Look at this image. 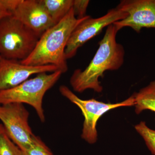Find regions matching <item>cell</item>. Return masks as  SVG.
Instances as JSON below:
<instances>
[{"instance_id":"cell-2","label":"cell","mask_w":155,"mask_h":155,"mask_svg":"<svg viewBox=\"0 0 155 155\" xmlns=\"http://www.w3.org/2000/svg\"><path fill=\"white\" fill-rule=\"evenodd\" d=\"M89 17L87 15L78 19L72 8L61 21L42 35L30 55L20 62L28 66L54 65L63 73L67 72L68 67L65 51L67 42L77 25Z\"/></svg>"},{"instance_id":"cell-8","label":"cell","mask_w":155,"mask_h":155,"mask_svg":"<svg viewBox=\"0 0 155 155\" xmlns=\"http://www.w3.org/2000/svg\"><path fill=\"white\" fill-rule=\"evenodd\" d=\"M117 8L127 14L113 24L118 30L129 27L139 33L143 28H155V0H123Z\"/></svg>"},{"instance_id":"cell-9","label":"cell","mask_w":155,"mask_h":155,"mask_svg":"<svg viewBox=\"0 0 155 155\" xmlns=\"http://www.w3.org/2000/svg\"><path fill=\"white\" fill-rule=\"evenodd\" d=\"M12 15L40 37L55 25L41 0H20Z\"/></svg>"},{"instance_id":"cell-11","label":"cell","mask_w":155,"mask_h":155,"mask_svg":"<svg viewBox=\"0 0 155 155\" xmlns=\"http://www.w3.org/2000/svg\"><path fill=\"white\" fill-rule=\"evenodd\" d=\"M135 99V113L139 114L145 110L155 113V81L134 94Z\"/></svg>"},{"instance_id":"cell-18","label":"cell","mask_w":155,"mask_h":155,"mask_svg":"<svg viewBox=\"0 0 155 155\" xmlns=\"http://www.w3.org/2000/svg\"><path fill=\"white\" fill-rule=\"evenodd\" d=\"M3 58H2V56L0 55V64H1V62L2 61Z\"/></svg>"},{"instance_id":"cell-15","label":"cell","mask_w":155,"mask_h":155,"mask_svg":"<svg viewBox=\"0 0 155 155\" xmlns=\"http://www.w3.org/2000/svg\"><path fill=\"white\" fill-rule=\"evenodd\" d=\"M21 155H54L51 150L38 137L35 136L30 148L21 150Z\"/></svg>"},{"instance_id":"cell-14","label":"cell","mask_w":155,"mask_h":155,"mask_svg":"<svg viewBox=\"0 0 155 155\" xmlns=\"http://www.w3.org/2000/svg\"><path fill=\"white\" fill-rule=\"evenodd\" d=\"M135 128L143 138L152 154L155 155V130L149 128L144 122H141L135 125Z\"/></svg>"},{"instance_id":"cell-3","label":"cell","mask_w":155,"mask_h":155,"mask_svg":"<svg viewBox=\"0 0 155 155\" xmlns=\"http://www.w3.org/2000/svg\"><path fill=\"white\" fill-rule=\"evenodd\" d=\"M63 74L60 70L50 73H39L35 77L27 79L15 87L0 92V105L10 103L27 104L34 109L40 121L44 122V97Z\"/></svg>"},{"instance_id":"cell-4","label":"cell","mask_w":155,"mask_h":155,"mask_svg":"<svg viewBox=\"0 0 155 155\" xmlns=\"http://www.w3.org/2000/svg\"><path fill=\"white\" fill-rule=\"evenodd\" d=\"M40 37L12 15L0 20V55L22 61L30 55Z\"/></svg>"},{"instance_id":"cell-13","label":"cell","mask_w":155,"mask_h":155,"mask_svg":"<svg viewBox=\"0 0 155 155\" xmlns=\"http://www.w3.org/2000/svg\"><path fill=\"white\" fill-rule=\"evenodd\" d=\"M0 155H21V150L10 138L2 123H0Z\"/></svg>"},{"instance_id":"cell-16","label":"cell","mask_w":155,"mask_h":155,"mask_svg":"<svg viewBox=\"0 0 155 155\" xmlns=\"http://www.w3.org/2000/svg\"><path fill=\"white\" fill-rule=\"evenodd\" d=\"M20 0H0V20L11 16Z\"/></svg>"},{"instance_id":"cell-5","label":"cell","mask_w":155,"mask_h":155,"mask_svg":"<svg viewBox=\"0 0 155 155\" xmlns=\"http://www.w3.org/2000/svg\"><path fill=\"white\" fill-rule=\"evenodd\" d=\"M59 91L63 96L75 104L80 109L84 116L81 137L90 144H93L97 139V122L100 118L108 111L122 107L135 105L134 95L121 102L116 104L105 103L94 99L84 100L77 96L67 86L61 85Z\"/></svg>"},{"instance_id":"cell-10","label":"cell","mask_w":155,"mask_h":155,"mask_svg":"<svg viewBox=\"0 0 155 155\" xmlns=\"http://www.w3.org/2000/svg\"><path fill=\"white\" fill-rule=\"evenodd\" d=\"M58 70L54 65L28 66L17 60L3 59L0 64V92L15 87L34 74Z\"/></svg>"},{"instance_id":"cell-7","label":"cell","mask_w":155,"mask_h":155,"mask_svg":"<svg viewBox=\"0 0 155 155\" xmlns=\"http://www.w3.org/2000/svg\"><path fill=\"white\" fill-rule=\"evenodd\" d=\"M127 16V13L116 8L109 10L107 14L99 18L89 17L84 20L70 35L65 49L66 59L74 57L79 48L101 33L105 27L125 19Z\"/></svg>"},{"instance_id":"cell-17","label":"cell","mask_w":155,"mask_h":155,"mask_svg":"<svg viewBox=\"0 0 155 155\" xmlns=\"http://www.w3.org/2000/svg\"><path fill=\"white\" fill-rule=\"evenodd\" d=\"M90 1L88 0H73L72 8L76 18L78 19L84 18Z\"/></svg>"},{"instance_id":"cell-12","label":"cell","mask_w":155,"mask_h":155,"mask_svg":"<svg viewBox=\"0 0 155 155\" xmlns=\"http://www.w3.org/2000/svg\"><path fill=\"white\" fill-rule=\"evenodd\" d=\"M55 24L61 21L72 8L73 0H41Z\"/></svg>"},{"instance_id":"cell-1","label":"cell","mask_w":155,"mask_h":155,"mask_svg":"<svg viewBox=\"0 0 155 155\" xmlns=\"http://www.w3.org/2000/svg\"><path fill=\"white\" fill-rule=\"evenodd\" d=\"M119 31L116 25L107 27L99 48L88 66L84 70H75L70 78V83L75 91L82 93L87 89L101 92L103 87L99 81L107 70H116L121 68L124 62V47L116 41Z\"/></svg>"},{"instance_id":"cell-6","label":"cell","mask_w":155,"mask_h":155,"mask_svg":"<svg viewBox=\"0 0 155 155\" xmlns=\"http://www.w3.org/2000/svg\"><path fill=\"white\" fill-rule=\"evenodd\" d=\"M29 116L23 104L0 105V121L10 138L21 151L30 148L35 137L29 125Z\"/></svg>"}]
</instances>
